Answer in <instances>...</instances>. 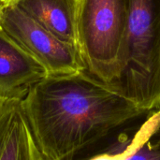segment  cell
<instances>
[{
	"label": "cell",
	"instance_id": "cell-2",
	"mask_svg": "<svg viewBox=\"0 0 160 160\" xmlns=\"http://www.w3.org/2000/svg\"><path fill=\"white\" fill-rule=\"evenodd\" d=\"M110 89L145 112L160 109V0H127L121 68Z\"/></svg>",
	"mask_w": 160,
	"mask_h": 160
},
{
	"label": "cell",
	"instance_id": "cell-11",
	"mask_svg": "<svg viewBox=\"0 0 160 160\" xmlns=\"http://www.w3.org/2000/svg\"><path fill=\"white\" fill-rule=\"evenodd\" d=\"M16 0H0V7L5 6V5H8L11 3H14Z\"/></svg>",
	"mask_w": 160,
	"mask_h": 160
},
{
	"label": "cell",
	"instance_id": "cell-4",
	"mask_svg": "<svg viewBox=\"0 0 160 160\" xmlns=\"http://www.w3.org/2000/svg\"><path fill=\"white\" fill-rule=\"evenodd\" d=\"M0 29L37 60L48 75L85 70L77 47L57 38L14 3L0 7Z\"/></svg>",
	"mask_w": 160,
	"mask_h": 160
},
{
	"label": "cell",
	"instance_id": "cell-3",
	"mask_svg": "<svg viewBox=\"0 0 160 160\" xmlns=\"http://www.w3.org/2000/svg\"><path fill=\"white\" fill-rule=\"evenodd\" d=\"M127 26V0H79L78 48L85 70L110 88L117 80Z\"/></svg>",
	"mask_w": 160,
	"mask_h": 160
},
{
	"label": "cell",
	"instance_id": "cell-9",
	"mask_svg": "<svg viewBox=\"0 0 160 160\" xmlns=\"http://www.w3.org/2000/svg\"><path fill=\"white\" fill-rule=\"evenodd\" d=\"M126 160H160V121L147 139Z\"/></svg>",
	"mask_w": 160,
	"mask_h": 160
},
{
	"label": "cell",
	"instance_id": "cell-10",
	"mask_svg": "<svg viewBox=\"0 0 160 160\" xmlns=\"http://www.w3.org/2000/svg\"><path fill=\"white\" fill-rule=\"evenodd\" d=\"M18 99H0V153L9 126L12 111Z\"/></svg>",
	"mask_w": 160,
	"mask_h": 160
},
{
	"label": "cell",
	"instance_id": "cell-7",
	"mask_svg": "<svg viewBox=\"0 0 160 160\" xmlns=\"http://www.w3.org/2000/svg\"><path fill=\"white\" fill-rule=\"evenodd\" d=\"M14 4L57 38L78 48L79 0H16Z\"/></svg>",
	"mask_w": 160,
	"mask_h": 160
},
{
	"label": "cell",
	"instance_id": "cell-1",
	"mask_svg": "<svg viewBox=\"0 0 160 160\" xmlns=\"http://www.w3.org/2000/svg\"><path fill=\"white\" fill-rule=\"evenodd\" d=\"M22 105L45 160H74L148 112L86 71L46 76L31 88Z\"/></svg>",
	"mask_w": 160,
	"mask_h": 160
},
{
	"label": "cell",
	"instance_id": "cell-8",
	"mask_svg": "<svg viewBox=\"0 0 160 160\" xmlns=\"http://www.w3.org/2000/svg\"><path fill=\"white\" fill-rule=\"evenodd\" d=\"M0 160H45L32 135L22 100L14 105Z\"/></svg>",
	"mask_w": 160,
	"mask_h": 160
},
{
	"label": "cell",
	"instance_id": "cell-6",
	"mask_svg": "<svg viewBox=\"0 0 160 160\" xmlns=\"http://www.w3.org/2000/svg\"><path fill=\"white\" fill-rule=\"evenodd\" d=\"M160 121V109L148 112L123 126L74 160H126L153 132Z\"/></svg>",
	"mask_w": 160,
	"mask_h": 160
},
{
	"label": "cell",
	"instance_id": "cell-5",
	"mask_svg": "<svg viewBox=\"0 0 160 160\" xmlns=\"http://www.w3.org/2000/svg\"><path fill=\"white\" fill-rule=\"evenodd\" d=\"M46 69L0 29V99L22 100Z\"/></svg>",
	"mask_w": 160,
	"mask_h": 160
}]
</instances>
